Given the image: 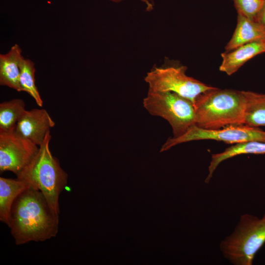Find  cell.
I'll return each instance as SVG.
<instances>
[{
    "label": "cell",
    "mask_w": 265,
    "mask_h": 265,
    "mask_svg": "<svg viewBox=\"0 0 265 265\" xmlns=\"http://www.w3.org/2000/svg\"><path fill=\"white\" fill-rule=\"evenodd\" d=\"M59 213L38 189L29 186L15 200L8 226L17 245L44 241L56 236Z\"/></svg>",
    "instance_id": "cell-1"
},
{
    "label": "cell",
    "mask_w": 265,
    "mask_h": 265,
    "mask_svg": "<svg viewBox=\"0 0 265 265\" xmlns=\"http://www.w3.org/2000/svg\"><path fill=\"white\" fill-rule=\"evenodd\" d=\"M195 125L204 129H218L244 124L246 100L242 91L216 87L195 99Z\"/></svg>",
    "instance_id": "cell-2"
},
{
    "label": "cell",
    "mask_w": 265,
    "mask_h": 265,
    "mask_svg": "<svg viewBox=\"0 0 265 265\" xmlns=\"http://www.w3.org/2000/svg\"><path fill=\"white\" fill-rule=\"evenodd\" d=\"M51 137L49 132L39 146L34 158L16 176L29 186L40 190L53 210L59 213V197L67 184L68 175L51 153Z\"/></svg>",
    "instance_id": "cell-3"
},
{
    "label": "cell",
    "mask_w": 265,
    "mask_h": 265,
    "mask_svg": "<svg viewBox=\"0 0 265 265\" xmlns=\"http://www.w3.org/2000/svg\"><path fill=\"white\" fill-rule=\"evenodd\" d=\"M265 243V213L262 218L242 215L233 233L220 243L225 258L234 265H252Z\"/></svg>",
    "instance_id": "cell-4"
},
{
    "label": "cell",
    "mask_w": 265,
    "mask_h": 265,
    "mask_svg": "<svg viewBox=\"0 0 265 265\" xmlns=\"http://www.w3.org/2000/svg\"><path fill=\"white\" fill-rule=\"evenodd\" d=\"M143 104L151 115L162 117L169 122L173 137L182 135L195 125L193 102L175 93L148 90Z\"/></svg>",
    "instance_id": "cell-5"
},
{
    "label": "cell",
    "mask_w": 265,
    "mask_h": 265,
    "mask_svg": "<svg viewBox=\"0 0 265 265\" xmlns=\"http://www.w3.org/2000/svg\"><path fill=\"white\" fill-rule=\"evenodd\" d=\"M186 69L183 65L153 68L144 78L149 85L148 90L174 92L194 103L199 95L214 87L187 76Z\"/></svg>",
    "instance_id": "cell-6"
},
{
    "label": "cell",
    "mask_w": 265,
    "mask_h": 265,
    "mask_svg": "<svg viewBox=\"0 0 265 265\" xmlns=\"http://www.w3.org/2000/svg\"><path fill=\"white\" fill-rule=\"evenodd\" d=\"M211 139L230 144L249 141L265 142V131L245 124L232 125L223 129H204L194 125L185 133L177 137H169L162 145L160 152L178 144L194 140Z\"/></svg>",
    "instance_id": "cell-7"
},
{
    "label": "cell",
    "mask_w": 265,
    "mask_h": 265,
    "mask_svg": "<svg viewBox=\"0 0 265 265\" xmlns=\"http://www.w3.org/2000/svg\"><path fill=\"white\" fill-rule=\"evenodd\" d=\"M39 147L18 134L14 130L0 131V171L16 175L34 158Z\"/></svg>",
    "instance_id": "cell-8"
},
{
    "label": "cell",
    "mask_w": 265,
    "mask_h": 265,
    "mask_svg": "<svg viewBox=\"0 0 265 265\" xmlns=\"http://www.w3.org/2000/svg\"><path fill=\"white\" fill-rule=\"evenodd\" d=\"M55 122L44 108L26 110L18 120L15 131L39 146Z\"/></svg>",
    "instance_id": "cell-9"
},
{
    "label": "cell",
    "mask_w": 265,
    "mask_h": 265,
    "mask_svg": "<svg viewBox=\"0 0 265 265\" xmlns=\"http://www.w3.org/2000/svg\"><path fill=\"white\" fill-rule=\"evenodd\" d=\"M265 53V39L240 46L221 54V72L230 76L236 73L244 64L258 54Z\"/></svg>",
    "instance_id": "cell-10"
},
{
    "label": "cell",
    "mask_w": 265,
    "mask_h": 265,
    "mask_svg": "<svg viewBox=\"0 0 265 265\" xmlns=\"http://www.w3.org/2000/svg\"><path fill=\"white\" fill-rule=\"evenodd\" d=\"M264 39V26L255 20L238 13L237 26L225 50L229 52L246 43Z\"/></svg>",
    "instance_id": "cell-11"
},
{
    "label": "cell",
    "mask_w": 265,
    "mask_h": 265,
    "mask_svg": "<svg viewBox=\"0 0 265 265\" xmlns=\"http://www.w3.org/2000/svg\"><path fill=\"white\" fill-rule=\"evenodd\" d=\"M22 51L15 44L5 54H0V85L21 92L19 83L21 64L24 58Z\"/></svg>",
    "instance_id": "cell-12"
},
{
    "label": "cell",
    "mask_w": 265,
    "mask_h": 265,
    "mask_svg": "<svg viewBox=\"0 0 265 265\" xmlns=\"http://www.w3.org/2000/svg\"><path fill=\"white\" fill-rule=\"evenodd\" d=\"M16 179L0 177V220L8 225L12 205L18 196L29 187Z\"/></svg>",
    "instance_id": "cell-13"
},
{
    "label": "cell",
    "mask_w": 265,
    "mask_h": 265,
    "mask_svg": "<svg viewBox=\"0 0 265 265\" xmlns=\"http://www.w3.org/2000/svg\"><path fill=\"white\" fill-rule=\"evenodd\" d=\"M265 154V142L249 141L237 143L227 148L223 152L212 154L209 166V174L205 180L209 183L219 164L226 159L242 154Z\"/></svg>",
    "instance_id": "cell-14"
},
{
    "label": "cell",
    "mask_w": 265,
    "mask_h": 265,
    "mask_svg": "<svg viewBox=\"0 0 265 265\" xmlns=\"http://www.w3.org/2000/svg\"><path fill=\"white\" fill-rule=\"evenodd\" d=\"M246 100L244 124L265 126V94L242 91Z\"/></svg>",
    "instance_id": "cell-15"
},
{
    "label": "cell",
    "mask_w": 265,
    "mask_h": 265,
    "mask_svg": "<svg viewBox=\"0 0 265 265\" xmlns=\"http://www.w3.org/2000/svg\"><path fill=\"white\" fill-rule=\"evenodd\" d=\"M26 105L21 99H14L0 104V131L15 129L16 125L25 111Z\"/></svg>",
    "instance_id": "cell-16"
},
{
    "label": "cell",
    "mask_w": 265,
    "mask_h": 265,
    "mask_svg": "<svg viewBox=\"0 0 265 265\" xmlns=\"http://www.w3.org/2000/svg\"><path fill=\"white\" fill-rule=\"evenodd\" d=\"M34 63L29 59L24 58L20 67L19 83L21 91L28 93L37 105L42 107L43 100L35 85Z\"/></svg>",
    "instance_id": "cell-17"
},
{
    "label": "cell",
    "mask_w": 265,
    "mask_h": 265,
    "mask_svg": "<svg viewBox=\"0 0 265 265\" xmlns=\"http://www.w3.org/2000/svg\"><path fill=\"white\" fill-rule=\"evenodd\" d=\"M238 13L255 20L264 0H232Z\"/></svg>",
    "instance_id": "cell-18"
},
{
    "label": "cell",
    "mask_w": 265,
    "mask_h": 265,
    "mask_svg": "<svg viewBox=\"0 0 265 265\" xmlns=\"http://www.w3.org/2000/svg\"><path fill=\"white\" fill-rule=\"evenodd\" d=\"M255 20L265 28V0H264L263 5Z\"/></svg>",
    "instance_id": "cell-19"
},
{
    "label": "cell",
    "mask_w": 265,
    "mask_h": 265,
    "mask_svg": "<svg viewBox=\"0 0 265 265\" xmlns=\"http://www.w3.org/2000/svg\"><path fill=\"white\" fill-rule=\"evenodd\" d=\"M114 2H121L124 0H109ZM145 4L146 10L147 11H151L154 9L155 3L153 0H139Z\"/></svg>",
    "instance_id": "cell-20"
}]
</instances>
